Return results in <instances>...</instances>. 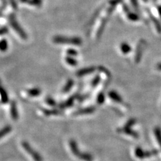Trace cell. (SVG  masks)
I'll return each instance as SVG.
<instances>
[{"instance_id": "cell-1", "label": "cell", "mask_w": 161, "mask_h": 161, "mask_svg": "<svg viewBox=\"0 0 161 161\" xmlns=\"http://www.w3.org/2000/svg\"><path fill=\"white\" fill-rule=\"evenodd\" d=\"M53 42L59 44H68L80 46L82 44V40L78 37H67L62 36H55L53 38Z\"/></svg>"}, {"instance_id": "cell-2", "label": "cell", "mask_w": 161, "mask_h": 161, "mask_svg": "<svg viewBox=\"0 0 161 161\" xmlns=\"http://www.w3.org/2000/svg\"><path fill=\"white\" fill-rule=\"evenodd\" d=\"M10 25L12 26L13 29L15 30L18 35L21 37V38L23 40H27L28 39V35L25 32V31L22 29V28L20 26V24H18L16 19L14 18V17L11 16L10 18Z\"/></svg>"}, {"instance_id": "cell-3", "label": "cell", "mask_w": 161, "mask_h": 161, "mask_svg": "<svg viewBox=\"0 0 161 161\" xmlns=\"http://www.w3.org/2000/svg\"><path fill=\"white\" fill-rule=\"evenodd\" d=\"M22 147L24 148V150L26 151L30 156L32 157V159L34 161H42V158L40 156V154L37 152L32 146L30 145V144L27 142H22Z\"/></svg>"}, {"instance_id": "cell-4", "label": "cell", "mask_w": 161, "mask_h": 161, "mask_svg": "<svg viewBox=\"0 0 161 161\" xmlns=\"http://www.w3.org/2000/svg\"><path fill=\"white\" fill-rule=\"evenodd\" d=\"M159 154V151L157 150H153L150 151H143V150L140 147H138L135 150V154L136 156L139 159H146V158L151 157L152 156H155Z\"/></svg>"}, {"instance_id": "cell-5", "label": "cell", "mask_w": 161, "mask_h": 161, "mask_svg": "<svg viewBox=\"0 0 161 161\" xmlns=\"http://www.w3.org/2000/svg\"><path fill=\"white\" fill-rule=\"evenodd\" d=\"M10 114L11 116L12 117V119L14 120H18V117H19V114H18V109H17V104L16 103L14 102V101H12L11 102L10 104Z\"/></svg>"}, {"instance_id": "cell-6", "label": "cell", "mask_w": 161, "mask_h": 161, "mask_svg": "<svg viewBox=\"0 0 161 161\" xmlns=\"http://www.w3.org/2000/svg\"><path fill=\"white\" fill-rule=\"evenodd\" d=\"M96 68L95 67H90L84 68L77 71L76 74L77 77H83L85 75H87V74L93 73V72L96 71Z\"/></svg>"}, {"instance_id": "cell-7", "label": "cell", "mask_w": 161, "mask_h": 161, "mask_svg": "<svg viewBox=\"0 0 161 161\" xmlns=\"http://www.w3.org/2000/svg\"><path fill=\"white\" fill-rule=\"evenodd\" d=\"M96 111L95 107H89L86 108L80 109V110L76 111L74 114L79 116V115H86V114H91Z\"/></svg>"}, {"instance_id": "cell-8", "label": "cell", "mask_w": 161, "mask_h": 161, "mask_svg": "<svg viewBox=\"0 0 161 161\" xmlns=\"http://www.w3.org/2000/svg\"><path fill=\"white\" fill-rule=\"evenodd\" d=\"M0 96H1V100L3 103H8V102H9V97H8V93L2 85H0Z\"/></svg>"}, {"instance_id": "cell-9", "label": "cell", "mask_w": 161, "mask_h": 161, "mask_svg": "<svg viewBox=\"0 0 161 161\" xmlns=\"http://www.w3.org/2000/svg\"><path fill=\"white\" fill-rule=\"evenodd\" d=\"M109 96L110 98L117 103H122L123 99L120 95L115 91H111L109 93Z\"/></svg>"}, {"instance_id": "cell-10", "label": "cell", "mask_w": 161, "mask_h": 161, "mask_svg": "<svg viewBox=\"0 0 161 161\" xmlns=\"http://www.w3.org/2000/svg\"><path fill=\"white\" fill-rule=\"evenodd\" d=\"M76 96H72L70 98H68L65 102L60 103L59 105L60 108H67L68 107H71V106L73 105L74 103V100L75 99Z\"/></svg>"}, {"instance_id": "cell-11", "label": "cell", "mask_w": 161, "mask_h": 161, "mask_svg": "<svg viewBox=\"0 0 161 161\" xmlns=\"http://www.w3.org/2000/svg\"><path fill=\"white\" fill-rule=\"evenodd\" d=\"M119 131H122L123 132H124L125 134L130 135V136L134 137V138H138V134L137 132H136L134 130H132L131 128L127 127V126H124L123 128H122V130H120Z\"/></svg>"}, {"instance_id": "cell-12", "label": "cell", "mask_w": 161, "mask_h": 161, "mask_svg": "<svg viewBox=\"0 0 161 161\" xmlns=\"http://www.w3.org/2000/svg\"><path fill=\"white\" fill-rule=\"evenodd\" d=\"M73 85H74V80L73 79H68L67 83H66L65 85L64 86V87L62 89V93H68V92L71 90L72 87H73Z\"/></svg>"}, {"instance_id": "cell-13", "label": "cell", "mask_w": 161, "mask_h": 161, "mask_svg": "<svg viewBox=\"0 0 161 161\" xmlns=\"http://www.w3.org/2000/svg\"><path fill=\"white\" fill-rule=\"evenodd\" d=\"M41 90L39 88H32L27 91V93L30 97H37L41 94Z\"/></svg>"}, {"instance_id": "cell-14", "label": "cell", "mask_w": 161, "mask_h": 161, "mask_svg": "<svg viewBox=\"0 0 161 161\" xmlns=\"http://www.w3.org/2000/svg\"><path fill=\"white\" fill-rule=\"evenodd\" d=\"M11 130H12V128L10 126H5L2 130H0V139L9 134Z\"/></svg>"}, {"instance_id": "cell-15", "label": "cell", "mask_w": 161, "mask_h": 161, "mask_svg": "<svg viewBox=\"0 0 161 161\" xmlns=\"http://www.w3.org/2000/svg\"><path fill=\"white\" fill-rule=\"evenodd\" d=\"M43 113L46 116H52V115H59L62 114V111L56 110V109H53V110H43Z\"/></svg>"}, {"instance_id": "cell-16", "label": "cell", "mask_w": 161, "mask_h": 161, "mask_svg": "<svg viewBox=\"0 0 161 161\" xmlns=\"http://www.w3.org/2000/svg\"><path fill=\"white\" fill-rule=\"evenodd\" d=\"M120 48H121V50H122V52L123 54H127L128 53H130L132 50L130 46L126 42L122 43V44H121Z\"/></svg>"}, {"instance_id": "cell-17", "label": "cell", "mask_w": 161, "mask_h": 161, "mask_svg": "<svg viewBox=\"0 0 161 161\" xmlns=\"http://www.w3.org/2000/svg\"><path fill=\"white\" fill-rule=\"evenodd\" d=\"M66 62H67V64H68L71 66H73V67H75L78 64V62L77 61L76 59H74L73 56H68L66 57L65 59Z\"/></svg>"}, {"instance_id": "cell-18", "label": "cell", "mask_w": 161, "mask_h": 161, "mask_svg": "<svg viewBox=\"0 0 161 161\" xmlns=\"http://www.w3.org/2000/svg\"><path fill=\"white\" fill-rule=\"evenodd\" d=\"M149 15H150V18L152 19V21H153V23L154 24V25L156 26V28L158 32L161 33V25L160 24V22H159V20H158L156 18H155L150 13H149Z\"/></svg>"}, {"instance_id": "cell-19", "label": "cell", "mask_w": 161, "mask_h": 161, "mask_svg": "<svg viewBox=\"0 0 161 161\" xmlns=\"http://www.w3.org/2000/svg\"><path fill=\"white\" fill-rule=\"evenodd\" d=\"M8 48V44L6 40L3 39L0 40V51L5 52Z\"/></svg>"}, {"instance_id": "cell-20", "label": "cell", "mask_w": 161, "mask_h": 161, "mask_svg": "<svg viewBox=\"0 0 161 161\" xmlns=\"http://www.w3.org/2000/svg\"><path fill=\"white\" fill-rule=\"evenodd\" d=\"M154 135L155 136H156L158 142H159L161 148V130L160 128L157 127L154 129Z\"/></svg>"}, {"instance_id": "cell-21", "label": "cell", "mask_w": 161, "mask_h": 161, "mask_svg": "<svg viewBox=\"0 0 161 161\" xmlns=\"http://www.w3.org/2000/svg\"><path fill=\"white\" fill-rule=\"evenodd\" d=\"M46 102L48 105H49L50 106H55L56 105V102L54 101V99L53 98H52L51 97H47V98H46Z\"/></svg>"}, {"instance_id": "cell-22", "label": "cell", "mask_w": 161, "mask_h": 161, "mask_svg": "<svg viewBox=\"0 0 161 161\" xmlns=\"http://www.w3.org/2000/svg\"><path fill=\"white\" fill-rule=\"evenodd\" d=\"M105 101V96L104 94L103 93H101L98 95V96H97V103H99V104H103V103H104Z\"/></svg>"}, {"instance_id": "cell-23", "label": "cell", "mask_w": 161, "mask_h": 161, "mask_svg": "<svg viewBox=\"0 0 161 161\" xmlns=\"http://www.w3.org/2000/svg\"><path fill=\"white\" fill-rule=\"evenodd\" d=\"M128 18L130 20H132V21H136V20H139V17L136 14L130 12L128 14Z\"/></svg>"}, {"instance_id": "cell-24", "label": "cell", "mask_w": 161, "mask_h": 161, "mask_svg": "<svg viewBox=\"0 0 161 161\" xmlns=\"http://www.w3.org/2000/svg\"><path fill=\"white\" fill-rule=\"evenodd\" d=\"M67 53L68 56H77V54H78V53H77V51L74 50V49H68L67 51Z\"/></svg>"}, {"instance_id": "cell-25", "label": "cell", "mask_w": 161, "mask_h": 161, "mask_svg": "<svg viewBox=\"0 0 161 161\" xmlns=\"http://www.w3.org/2000/svg\"><path fill=\"white\" fill-rule=\"evenodd\" d=\"M99 81H100V77L99 76H97V77H95L93 80H92L91 85L93 86V87H96V86L98 85V83H99Z\"/></svg>"}, {"instance_id": "cell-26", "label": "cell", "mask_w": 161, "mask_h": 161, "mask_svg": "<svg viewBox=\"0 0 161 161\" xmlns=\"http://www.w3.org/2000/svg\"><path fill=\"white\" fill-rule=\"evenodd\" d=\"M136 121L135 119H130L127 123H126V124L125 126H127V127L131 128L132 126H134L135 123H136Z\"/></svg>"}, {"instance_id": "cell-27", "label": "cell", "mask_w": 161, "mask_h": 161, "mask_svg": "<svg viewBox=\"0 0 161 161\" xmlns=\"http://www.w3.org/2000/svg\"><path fill=\"white\" fill-rule=\"evenodd\" d=\"M8 32V28L7 27H3L0 28V35H4Z\"/></svg>"}, {"instance_id": "cell-28", "label": "cell", "mask_w": 161, "mask_h": 161, "mask_svg": "<svg viewBox=\"0 0 161 161\" xmlns=\"http://www.w3.org/2000/svg\"><path fill=\"white\" fill-rule=\"evenodd\" d=\"M131 2L132 5H133V6L134 8H138V1L137 0H131Z\"/></svg>"}, {"instance_id": "cell-29", "label": "cell", "mask_w": 161, "mask_h": 161, "mask_svg": "<svg viewBox=\"0 0 161 161\" xmlns=\"http://www.w3.org/2000/svg\"><path fill=\"white\" fill-rule=\"evenodd\" d=\"M156 68H157L158 70L161 71V62L159 63V64H158V65L156 66Z\"/></svg>"}, {"instance_id": "cell-30", "label": "cell", "mask_w": 161, "mask_h": 161, "mask_svg": "<svg viewBox=\"0 0 161 161\" xmlns=\"http://www.w3.org/2000/svg\"><path fill=\"white\" fill-rule=\"evenodd\" d=\"M158 11H159V14L161 18V6H159V8H158Z\"/></svg>"}]
</instances>
